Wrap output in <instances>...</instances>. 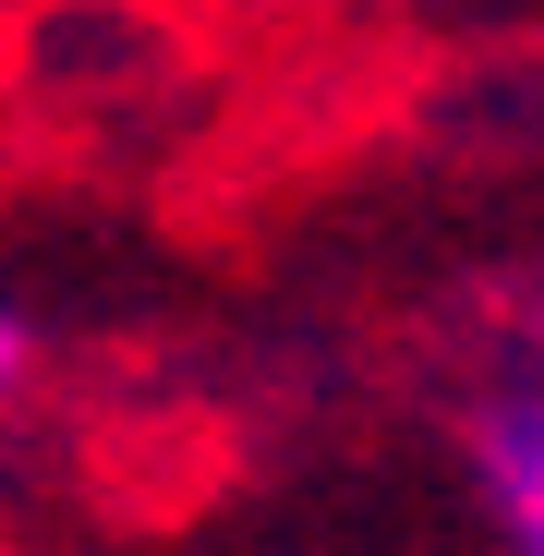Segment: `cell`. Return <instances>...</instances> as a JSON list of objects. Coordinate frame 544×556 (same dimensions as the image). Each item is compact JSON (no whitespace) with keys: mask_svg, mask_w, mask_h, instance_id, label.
<instances>
[{"mask_svg":"<svg viewBox=\"0 0 544 556\" xmlns=\"http://www.w3.org/2000/svg\"><path fill=\"white\" fill-rule=\"evenodd\" d=\"M25 388H37V327H25L13 303H0V412H13Z\"/></svg>","mask_w":544,"mask_h":556,"instance_id":"cell-2","label":"cell"},{"mask_svg":"<svg viewBox=\"0 0 544 556\" xmlns=\"http://www.w3.org/2000/svg\"><path fill=\"white\" fill-rule=\"evenodd\" d=\"M472 472H484V508H496L508 556H544V412L520 388H496L472 412Z\"/></svg>","mask_w":544,"mask_h":556,"instance_id":"cell-1","label":"cell"},{"mask_svg":"<svg viewBox=\"0 0 544 556\" xmlns=\"http://www.w3.org/2000/svg\"><path fill=\"white\" fill-rule=\"evenodd\" d=\"M520 400L544 412V266H532V291H520Z\"/></svg>","mask_w":544,"mask_h":556,"instance_id":"cell-3","label":"cell"}]
</instances>
